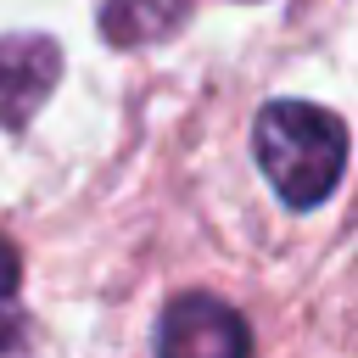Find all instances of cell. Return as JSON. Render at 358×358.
<instances>
[{"label": "cell", "mask_w": 358, "mask_h": 358, "mask_svg": "<svg viewBox=\"0 0 358 358\" xmlns=\"http://www.w3.org/2000/svg\"><path fill=\"white\" fill-rule=\"evenodd\" d=\"M62 73V50L45 34H11L0 39V129H28L39 101L50 95Z\"/></svg>", "instance_id": "cell-3"}, {"label": "cell", "mask_w": 358, "mask_h": 358, "mask_svg": "<svg viewBox=\"0 0 358 358\" xmlns=\"http://www.w3.org/2000/svg\"><path fill=\"white\" fill-rule=\"evenodd\" d=\"M28 336V313H22V257L17 246L0 235V358L22 352Z\"/></svg>", "instance_id": "cell-5"}, {"label": "cell", "mask_w": 358, "mask_h": 358, "mask_svg": "<svg viewBox=\"0 0 358 358\" xmlns=\"http://www.w3.org/2000/svg\"><path fill=\"white\" fill-rule=\"evenodd\" d=\"M157 358H252V330L229 302L179 291L157 319Z\"/></svg>", "instance_id": "cell-2"}, {"label": "cell", "mask_w": 358, "mask_h": 358, "mask_svg": "<svg viewBox=\"0 0 358 358\" xmlns=\"http://www.w3.org/2000/svg\"><path fill=\"white\" fill-rule=\"evenodd\" d=\"M190 11V0H106L101 28L112 45H151L162 34H173V22Z\"/></svg>", "instance_id": "cell-4"}, {"label": "cell", "mask_w": 358, "mask_h": 358, "mask_svg": "<svg viewBox=\"0 0 358 358\" xmlns=\"http://www.w3.org/2000/svg\"><path fill=\"white\" fill-rule=\"evenodd\" d=\"M252 151L263 179L285 207H319L347 168V129L336 112L313 101H268L252 129Z\"/></svg>", "instance_id": "cell-1"}]
</instances>
